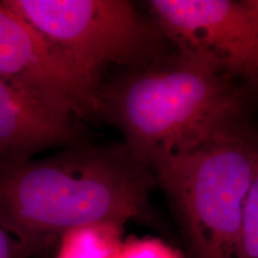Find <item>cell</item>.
Wrapping results in <instances>:
<instances>
[{"mask_svg": "<svg viewBox=\"0 0 258 258\" xmlns=\"http://www.w3.org/2000/svg\"><path fill=\"white\" fill-rule=\"evenodd\" d=\"M154 184L152 171L124 144L0 163V226L28 257L80 226L150 219Z\"/></svg>", "mask_w": 258, "mask_h": 258, "instance_id": "cell-1", "label": "cell"}, {"mask_svg": "<svg viewBox=\"0 0 258 258\" xmlns=\"http://www.w3.org/2000/svg\"><path fill=\"white\" fill-rule=\"evenodd\" d=\"M98 114L120 129L123 144L151 171L160 161L246 131L238 83L176 51L101 90Z\"/></svg>", "mask_w": 258, "mask_h": 258, "instance_id": "cell-2", "label": "cell"}, {"mask_svg": "<svg viewBox=\"0 0 258 258\" xmlns=\"http://www.w3.org/2000/svg\"><path fill=\"white\" fill-rule=\"evenodd\" d=\"M258 139L244 131L152 167L175 209L191 258H239Z\"/></svg>", "mask_w": 258, "mask_h": 258, "instance_id": "cell-3", "label": "cell"}, {"mask_svg": "<svg viewBox=\"0 0 258 258\" xmlns=\"http://www.w3.org/2000/svg\"><path fill=\"white\" fill-rule=\"evenodd\" d=\"M99 88L109 66H145L166 55L153 19L125 0H2Z\"/></svg>", "mask_w": 258, "mask_h": 258, "instance_id": "cell-4", "label": "cell"}, {"mask_svg": "<svg viewBox=\"0 0 258 258\" xmlns=\"http://www.w3.org/2000/svg\"><path fill=\"white\" fill-rule=\"evenodd\" d=\"M148 6L176 53L258 91V0H152Z\"/></svg>", "mask_w": 258, "mask_h": 258, "instance_id": "cell-5", "label": "cell"}, {"mask_svg": "<svg viewBox=\"0 0 258 258\" xmlns=\"http://www.w3.org/2000/svg\"><path fill=\"white\" fill-rule=\"evenodd\" d=\"M0 78L76 117L98 114L101 88L40 31L0 2Z\"/></svg>", "mask_w": 258, "mask_h": 258, "instance_id": "cell-6", "label": "cell"}, {"mask_svg": "<svg viewBox=\"0 0 258 258\" xmlns=\"http://www.w3.org/2000/svg\"><path fill=\"white\" fill-rule=\"evenodd\" d=\"M76 116L0 78V163L31 159L51 147H73Z\"/></svg>", "mask_w": 258, "mask_h": 258, "instance_id": "cell-7", "label": "cell"}, {"mask_svg": "<svg viewBox=\"0 0 258 258\" xmlns=\"http://www.w3.org/2000/svg\"><path fill=\"white\" fill-rule=\"evenodd\" d=\"M123 226L101 221L67 231L57 241L54 258H115L123 241Z\"/></svg>", "mask_w": 258, "mask_h": 258, "instance_id": "cell-8", "label": "cell"}, {"mask_svg": "<svg viewBox=\"0 0 258 258\" xmlns=\"http://www.w3.org/2000/svg\"><path fill=\"white\" fill-rule=\"evenodd\" d=\"M239 258H258V151L252 185L244 213Z\"/></svg>", "mask_w": 258, "mask_h": 258, "instance_id": "cell-9", "label": "cell"}, {"mask_svg": "<svg viewBox=\"0 0 258 258\" xmlns=\"http://www.w3.org/2000/svg\"><path fill=\"white\" fill-rule=\"evenodd\" d=\"M115 258H183V254L159 238L131 237L122 241Z\"/></svg>", "mask_w": 258, "mask_h": 258, "instance_id": "cell-10", "label": "cell"}, {"mask_svg": "<svg viewBox=\"0 0 258 258\" xmlns=\"http://www.w3.org/2000/svg\"><path fill=\"white\" fill-rule=\"evenodd\" d=\"M24 250L17 240L0 226V258H25Z\"/></svg>", "mask_w": 258, "mask_h": 258, "instance_id": "cell-11", "label": "cell"}]
</instances>
